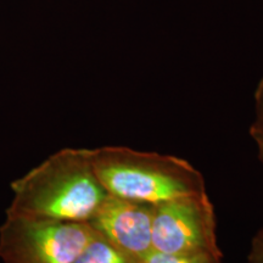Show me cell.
<instances>
[{"label":"cell","mask_w":263,"mask_h":263,"mask_svg":"<svg viewBox=\"0 0 263 263\" xmlns=\"http://www.w3.org/2000/svg\"><path fill=\"white\" fill-rule=\"evenodd\" d=\"M6 216L89 223L108 194L97 178L89 149L59 150L11 183Z\"/></svg>","instance_id":"1"},{"label":"cell","mask_w":263,"mask_h":263,"mask_svg":"<svg viewBox=\"0 0 263 263\" xmlns=\"http://www.w3.org/2000/svg\"><path fill=\"white\" fill-rule=\"evenodd\" d=\"M91 166L111 196L156 203L207 193L205 178L189 161L126 146L89 149Z\"/></svg>","instance_id":"2"},{"label":"cell","mask_w":263,"mask_h":263,"mask_svg":"<svg viewBox=\"0 0 263 263\" xmlns=\"http://www.w3.org/2000/svg\"><path fill=\"white\" fill-rule=\"evenodd\" d=\"M97 235L90 223L6 216L0 227L4 263H73Z\"/></svg>","instance_id":"3"},{"label":"cell","mask_w":263,"mask_h":263,"mask_svg":"<svg viewBox=\"0 0 263 263\" xmlns=\"http://www.w3.org/2000/svg\"><path fill=\"white\" fill-rule=\"evenodd\" d=\"M153 250L163 254H222L215 206L209 194H195L154 205Z\"/></svg>","instance_id":"4"},{"label":"cell","mask_w":263,"mask_h":263,"mask_svg":"<svg viewBox=\"0 0 263 263\" xmlns=\"http://www.w3.org/2000/svg\"><path fill=\"white\" fill-rule=\"evenodd\" d=\"M153 213L154 205L107 195L89 223L132 262L140 263L153 251Z\"/></svg>","instance_id":"5"},{"label":"cell","mask_w":263,"mask_h":263,"mask_svg":"<svg viewBox=\"0 0 263 263\" xmlns=\"http://www.w3.org/2000/svg\"><path fill=\"white\" fill-rule=\"evenodd\" d=\"M73 263H133L101 235L94 236Z\"/></svg>","instance_id":"6"},{"label":"cell","mask_w":263,"mask_h":263,"mask_svg":"<svg viewBox=\"0 0 263 263\" xmlns=\"http://www.w3.org/2000/svg\"><path fill=\"white\" fill-rule=\"evenodd\" d=\"M223 254L194 252V254H163L151 251L140 263H223Z\"/></svg>","instance_id":"7"},{"label":"cell","mask_w":263,"mask_h":263,"mask_svg":"<svg viewBox=\"0 0 263 263\" xmlns=\"http://www.w3.org/2000/svg\"><path fill=\"white\" fill-rule=\"evenodd\" d=\"M251 138L257 146L258 159L263 163V136H254ZM248 263H263V228L259 229L257 234L252 239L248 256Z\"/></svg>","instance_id":"8"},{"label":"cell","mask_w":263,"mask_h":263,"mask_svg":"<svg viewBox=\"0 0 263 263\" xmlns=\"http://www.w3.org/2000/svg\"><path fill=\"white\" fill-rule=\"evenodd\" d=\"M250 136H263V76L255 91V118L250 127Z\"/></svg>","instance_id":"9"}]
</instances>
